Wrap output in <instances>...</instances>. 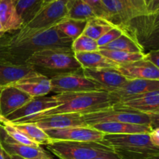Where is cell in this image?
Returning a JSON list of instances; mask_svg holds the SVG:
<instances>
[{"label":"cell","instance_id":"cell-50","mask_svg":"<svg viewBox=\"0 0 159 159\" xmlns=\"http://www.w3.org/2000/svg\"><path fill=\"white\" fill-rule=\"evenodd\" d=\"M10 157L12 159H23V158H21V157L17 156V155H10Z\"/></svg>","mask_w":159,"mask_h":159},{"label":"cell","instance_id":"cell-33","mask_svg":"<svg viewBox=\"0 0 159 159\" xmlns=\"http://www.w3.org/2000/svg\"><path fill=\"white\" fill-rule=\"evenodd\" d=\"M2 127L3 128H4L5 131L6 132V134H7L13 141H16V142L20 143V144H24V145L31 146V147L36 148L40 147V145H38V144H36L35 142H34L32 140L30 139V138H28L26 135H25L23 132L20 131L19 129H17L13 124H2Z\"/></svg>","mask_w":159,"mask_h":159},{"label":"cell","instance_id":"cell-23","mask_svg":"<svg viewBox=\"0 0 159 159\" xmlns=\"http://www.w3.org/2000/svg\"><path fill=\"white\" fill-rule=\"evenodd\" d=\"M76 60L79 61L82 69H102V68H116L118 65L104 57L99 51L75 54Z\"/></svg>","mask_w":159,"mask_h":159},{"label":"cell","instance_id":"cell-2","mask_svg":"<svg viewBox=\"0 0 159 159\" xmlns=\"http://www.w3.org/2000/svg\"><path fill=\"white\" fill-rule=\"evenodd\" d=\"M55 96L61 102V105L32 120L59 113L85 114L112 107L117 103L110 93L105 90L64 93L55 95Z\"/></svg>","mask_w":159,"mask_h":159},{"label":"cell","instance_id":"cell-37","mask_svg":"<svg viewBox=\"0 0 159 159\" xmlns=\"http://www.w3.org/2000/svg\"><path fill=\"white\" fill-rule=\"evenodd\" d=\"M145 58L152 62L159 69V49L150 51L148 53H145Z\"/></svg>","mask_w":159,"mask_h":159},{"label":"cell","instance_id":"cell-20","mask_svg":"<svg viewBox=\"0 0 159 159\" xmlns=\"http://www.w3.org/2000/svg\"><path fill=\"white\" fill-rule=\"evenodd\" d=\"M96 130L104 134H130L149 133L152 130L151 126L139 124H127V123L107 122L95 124L92 126Z\"/></svg>","mask_w":159,"mask_h":159},{"label":"cell","instance_id":"cell-22","mask_svg":"<svg viewBox=\"0 0 159 159\" xmlns=\"http://www.w3.org/2000/svg\"><path fill=\"white\" fill-rule=\"evenodd\" d=\"M102 3L107 11V21L114 26L130 31L131 19L121 2L120 0H102Z\"/></svg>","mask_w":159,"mask_h":159},{"label":"cell","instance_id":"cell-6","mask_svg":"<svg viewBox=\"0 0 159 159\" xmlns=\"http://www.w3.org/2000/svg\"><path fill=\"white\" fill-rule=\"evenodd\" d=\"M82 116L85 124L89 127L107 122L151 126L150 118L147 113L123 107L118 103L97 111L82 114Z\"/></svg>","mask_w":159,"mask_h":159},{"label":"cell","instance_id":"cell-12","mask_svg":"<svg viewBox=\"0 0 159 159\" xmlns=\"http://www.w3.org/2000/svg\"><path fill=\"white\" fill-rule=\"evenodd\" d=\"M0 143L3 151L8 155H17L23 159H39L49 155L41 146L31 147L13 141L5 131L2 124H0Z\"/></svg>","mask_w":159,"mask_h":159},{"label":"cell","instance_id":"cell-45","mask_svg":"<svg viewBox=\"0 0 159 159\" xmlns=\"http://www.w3.org/2000/svg\"><path fill=\"white\" fill-rule=\"evenodd\" d=\"M5 34H6V33H5V32H4V30H3L2 26L1 23H0V39H1L2 37H3V35H4Z\"/></svg>","mask_w":159,"mask_h":159},{"label":"cell","instance_id":"cell-49","mask_svg":"<svg viewBox=\"0 0 159 159\" xmlns=\"http://www.w3.org/2000/svg\"><path fill=\"white\" fill-rule=\"evenodd\" d=\"M152 1V0H144V2H145L146 6H147V9H148V7L149 6V5L151 4Z\"/></svg>","mask_w":159,"mask_h":159},{"label":"cell","instance_id":"cell-42","mask_svg":"<svg viewBox=\"0 0 159 159\" xmlns=\"http://www.w3.org/2000/svg\"><path fill=\"white\" fill-rule=\"evenodd\" d=\"M143 159H159V152L148 155V156L145 157V158H144Z\"/></svg>","mask_w":159,"mask_h":159},{"label":"cell","instance_id":"cell-9","mask_svg":"<svg viewBox=\"0 0 159 159\" xmlns=\"http://www.w3.org/2000/svg\"><path fill=\"white\" fill-rule=\"evenodd\" d=\"M60 105L61 102L56 98L55 95L48 97L41 96L33 98L21 108L6 116V119L9 124H23Z\"/></svg>","mask_w":159,"mask_h":159},{"label":"cell","instance_id":"cell-16","mask_svg":"<svg viewBox=\"0 0 159 159\" xmlns=\"http://www.w3.org/2000/svg\"><path fill=\"white\" fill-rule=\"evenodd\" d=\"M116 69L128 80H159V69L145 57L137 61L118 65Z\"/></svg>","mask_w":159,"mask_h":159},{"label":"cell","instance_id":"cell-24","mask_svg":"<svg viewBox=\"0 0 159 159\" xmlns=\"http://www.w3.org/2000/svg\"><path fill=\"white\" fill-rule=\"evenodd\" d=\"M99 50L121 51L130 53H144V49L140 44L138 39L130 32L125 33L110 43L100 48Z\"/></svg>","mask_w":159,"mask_h":159},{"label":"cell","instance_id":"cell-18","mask_svg":"<svg viewBox=\"0 0 159 159\" xmlns=\"http://www.w3.org/2000/svg\"><path fill=\"white\" fill-rule=\"evenodd\" d=\"M12 85L25 92L33 98L45 96L51 93L52 89L51 79L40 74L22 79Z\"/></svg>","mask_w":159,"mask_h":159},{"label":"cell","instance_id":"cell-15","mask_svg":"<svg viewBox=\"0 0 159 159\" xmlns=\"http://www.w3.org/2000/svg\"><path fill=\"white\" fill-rule=\"evenodd\" d=\"M33 99L30 95L14 85L0 89V115L6 118Z\"/></svg>","mask_w":159,"mask_h":159},{"label":"cell","instance_id":"cell-4","mask_svg":"<svg viewBox=\"0 0 159 159\" xmlns=\"http://www.w3.org/2000/svg\"><path fill=\"white\" fill-rule=\"evenodd\" d=\"M101 142L111 148L120 159H143L159 152L151 142L148 133L105 134Z\"/></svg>","mask_w":159,"mask_h":159},{"label":"cell","instance_id":"cell-43","mask_svg":"<svg viewBox=\"0 0 159 159\" xmlns=\"http://www.w3.org/2000/svg\"><path fill=\"white\" fill-rule=\"evenodd\" d=\"M94 159H120L117 155L116 156H102V157H98Z\"/></svg>","mask_w":159,"mask_h":159},{"label":"cell","instance_id":"cell-29","mask_svg":"<svg viewBox=\"0 0 159 159\" xmlns=\"http://www.w3.org/2000/svg\"><path fill=\"white\" fill-rule=\"evenodd\" d=\"M99 51L104 57H107L118 65L137 61L145 57V53H130L111 50H99Z\"/></svg>","mask_w":159,"mask_h":159},{"label":"cell","instance_id":"cell-5","mask_svg":"<svg viewBox=\"0 0 159 159\" xmlns=\"http://www.w3.org/2000/svg\"><path fill=\"white\" fill-rule=\"evenodd\" d=\"M48 151L60 159H94L102 156H116L111 148L102 142L52 141L47 145Z\"/></svg>","mask_w":159,"mask_h":159},{"label":"cell","instance_id":"cell-38","mask_svg":"<svg viewBox=\"0 0 159 159\" xmlns=\"http://www.w3.org/2000/svg\"><path fill=\"white\" fill-rule=\"evenodd\" d=\"M149 138L155 147L158 148H159V127L156 128H153L150 132L148 133Z\"/></svg>","mask_w":159,"mask_h":159},{"label":"cell","instance_id":"cell-44","mask_svg":"<svg viewBox=\"0 0 159 159\" xmlns=\"http://www.w3.org/2000/svg\"><path fill=\"white\" fill-rule=\"evenodd\" d=\"M0 124H9V122L7 121V120L6 118H4L3 116H2L0 115Z\"/></svg>","mask_w":159,"mask_h":159},{"label":"cell","instance_id":"cell-48","mask_svg":"<svg viewBox=\"0 0 159 159\" xmlns=\"http://www.w3.org/2000/svg\"><path fill=\"white\" fill-rule=\"evenodd\" d=\"M54 1H56V0H43V4L46 5V4H48V3L52 2H54Z\"/></svg>","mask_w":159,"mask_h":159},{"label":"cell","instance_id":"cell-25","mask_svg":"<svg viewBox=\"0 0 159 159\" xmlns=\"http://www.w3.org/2000/svg\"><path fill=\"white\" fill-rule=\"evenodd\" d=\"M14 3L23 26L29 23L44 6L43 0H14Z\"/></svg>","mask_w":159,"mask_h":159},{"label":"cell","instance_id":"cell-52","mask_svg":"<svg viewBox=\"0 0 159 159\" xmlns=\"http://www.w3.org/2000/svg\"><path fill=\"white\" fill-rule=\"evenodd\" d=\"M158 24H159V23H158V24H156V25H155V26H157V25H158ZM154 26H153V27H154ZM146 31H147V30H146Z\"/></svg>","mask_w":159,"mask_h":159},{"label":"cell","instance_id":"cell-27","mask_svg":"<svg viewBox=\"0 0 159 159\" xmlns=\"http://www.w3.org/2000/svg\"><path fill=\"white\" fill-rule=\"evenodd\" d=\"M115 26H116L104 19L95 17L87 21L83 34L93 40H97L103 34H105Z\"/></svg>","mask_w":159,"mask_h":159},{"label":"cell","instance_id":"cell-51","mask_svg":"<svg viewBox=\"0 0 159 159\" xmlns=\"http://www.w3.org/2000/svg\"><path fill=\"white\" fill-rule=\"evenodd\" d=\"M39 159H54V158H53L52 157L49 155H48V156H45V157H43V158H39Z\"/></svg>","mask_w":159,"mask_h":159},{"label":"cell","instance_id":"cell-3","mask_svg":"<svg viewBox=\"0 0 159 159\" xmlns=\"http://www.w3.org/2000/svg\"><path fill=\"white\" fill-rule=\"evenodd\" d=\"M26 63L32 66L34 71L46 77L51 78L61 75L82 71V68L76 60L72 51L48 49L33 54Z\"/></svg>","mask_w":159,"mask_h":159},{"label":"cell","instance_id":"cell-39","mask_svg":"<svg viewBox=\"0 0 159 159\" xmlns=\"http://www.w3.org/2000/svg\"><path fill=\"white\" fill-rule=\"evenodd\" d=\"M121 2V3L123 4V6H124V8L127 10V13L130 16V19H131V21L134 20V19L137 18L136 13H135V11L134 9L133 6H132L131 2H130V0H120Z\"/></svg>","mask_w":159,"mask_h":159},{"label":"cell","instance_id":"cell-53","mask_svg":"<svg viewBox=\"0 0 159 159\" xmlns=\"http://www.w3.org/2000/svg\"><path fill=\"white\" fill-rule=\"evenodd\" d=\"M0 89H1V88H0Z\"/></svg>","mask_w":159,"mask_h":159},{"label":"cell","instance_id":"cell-17","mask_svg":"<svg viewBox=\"0 0 159 159\" xmlns=\"http://www.w3.org/2000/svg\"><path fill=\"white\" fill-rule=\"evenodd\" d=\"M38 74L30 65L0 61V88L12 85L23 79Z\"/></svg>","mask_w":159,"mask_h":159},{"label":"cell","instance_id":"cell-10","mask_svg":"<svg viewBox=\"0 0 159 159\" xmlns=\"http://www.w3.org/2000/svg\"><path fill=\"white\" fill-rule=\"evenodd\" d=\"M47 134L53 141H77V142H101L104 134L102 132L96 130L93 127H73L57 130H45Z\"/></svg>","mask_w":159,"mask_h":159},{"label":"cell","instance_id":"cell-21","mask_svg":"<svg viewBox=\"0 0 159 159\" xmlns=\"http://www.w3.org/2000/svg\"><path fill=\"white\" fill-rule=\"evenodd\" d=\"M0 23L5 33L17 31L23 26V21L17 13L14 0H0Z\"/></svg>","mask_w":159,"mask_h":159},{"label":"cell","instance_id":"cell-47","mask_svg":"<svg viewBox=\"0 0 159 159\" xmlns=\"http://www.w3.org/2000/svg\"><path fill=\"white\" fill-rule=\"evenodd\" d=\"M2 150H3V149H2ZM3 154H4V158L5 159H12V158H11L10 155H8V154L6 153V152H5L4 151H3Z\"/></svg>","mask_w":159,"mask_h":159},{"label":"cell","instance_id":"cell-1","mask_svg":"<svg viewBox=\"0 0 159 159\" xmlns=\"http://www.w3.org/2000/svg\"><path fill=\"white\" fill-rule=\"evenodd\" d=\"M2 44L9 62L25 64L34 54L48 49L71 50L73 40L64 35L57 26L43 30L22 27L13 33H6Z\"/></svg>","mask_w":159,"mask_h":159},{"label":"cell","instance_id":"cell-40","mask_svg":"<svg viewBox=\"0 0 159 159\" xmlns=\"http://www.w3.org/2000/svg\"><path fill=\"white\" fill-rule=\"evenodd\" d=\"M151 121V127L153 128L159 127V110L147 113Z\"/></svg>","mask_w":159,"mask_h":159},{"label":"cell","instance_id":"cell-41","mask_svg":"<svg viewBox=\"0 0 159 159\" xmlns=\"http://www.w3.org/2000/svg\"><path fill=\"white\" fill-rule=\"evenodd\" d=\"M159 9V0H152L151 4L148 7V16H152Z\"/></svg>","mask_w":159,"mask_h":159},{"label":"cell","instance_id":"cell-19","mask_svg":"<svg viewBox=\"0 0 159 159\" xmlns=\"http://www.w3.org/2000/svg\"><path fill=\"white\" fill-rule=\"evenodd\" d=\"M117 103L142 113L155 111L159 110V89L131 97Z\"/></svg>","mask_w":159,"mask_h":159},{"label":"cell","instance_id":"cell-31","mask_svg":"<svg viewBox=\"0 0 159 159\" xmlns=\"http://www.w3.org/2000/svg\"><path fill=\"white\" fill-rule=\"evenodd\" d=\"M136 38L144 51H154L159 49V24L148 30L138 34Z\"/></svg>","mask_w":159,"mask_h":159},{"label":"cell","instance_id":"cell-46","mask_svg":"<svg viewBox=\"0 0 159 159\" xmlns=\"http://www.w3.org/2000/svg\"><path fill=\"white\" fill-rule=\"evenodd\" d=\"M0 159H5L4 158V154H3L2 148L1 143H0Z\"/></svg>","mask_w":159,"mask_h":159},{"label":"cell","instance_id":"cell-36","mask_svg":"<svg viewBox=\"0 0 159 159\" xmlns=\"http://www.w3.org/2000/svg\"><path fill=\"white\" fill-rule=\"evenodd\" d=\"M130 1L134 9L137 18L148 16L147 6L144 2V0H130Z\"/></svg>","mask_w":159,"mask_h":159},{"label":"cell","instance_id":"cell-13","mask_svg":"<svg viewBox=\"0 0 159 159\" xmlns=\"http://www.w3.org/2000/svg\"><path fill=\"white\" fill-rule=\"evenodd\" d=\"M26 123L36 124L43 130L86 126L82 120V114L79 113H59L50 115L32 120Z\"/></svg>","mask_w":159,"mask_h":159},{"label":"cell","instance_id":"cell-8","mask_svg":"<svg viewBox=\"0 0 159 159\" xmlns=\"http://www.w3.org/2000/svg\"><path fill=\"white\" fill-rule=\"evenodd\" d=\"M51 81V93L55 95L103 90L96 82L85 77L82 71L54 76Z\"/></svg>","mask_w":159,"mask_h":159},{"label":"cell","instance_id":"cell-28","mask_svg":"<svg viewBox=\"0 0 159 159\" xmlns=\"http://www.w3.org/2000/svg\"><path fill=\"white\" fill-rule=\"evenodd\" d=\"M87 20H79L66 18L57 25V27L65 36L72 40L83 34Z\"/></svg>","mask_w":159,"mask_h":159},{"label":"cell","instance_id":"cell-14","mask_svg":"<svg viewBox=\"0 0 159 159\" xmlns=\"http://www.w3.org/2000/svg\"><path fill=\"white\" fill-rule=\"evenodd\" d=\"M158 89H159V80L133 79L127 80L124 85L119 89L110 92V93L116 102H120L131 97Z\"/></svg>","mask_w":159,"mask_h":159},{"label":"cell","instance_id":"cell-30","mask_svg":"<svg viewBox=\"0 0 159 159\" xmlns=\"http://www.w3.org/2000/svg\"><path fill=\"white\" fill-rule=\"evenodd\" d=\"M95 17H96L95 12L84 0H71L67 18L88 21Z\"/></svg>","mask_w":159,"mask_h":159},{"label":"cell","instance_id":"cell-11","mask_svg":"<svg viewBox=\"0 0 159 159\" xmlns=\"http://www.w3.org/2000/svg\"><path fill=\"white\" fill-rule=\"evenodd\" d=\"M83 75L91 79L105 91L110 92L119 89L127 82L126 79L116 68L102 69H82Z\"/></svg>","mask_w":159,"mask_h":159},{"label":"cell","instance_id":"cell-35","mask_svg":"<svg viewBox=\"0 0 159 159\" xmlns=\"http://www.w3.org/2000/svg\"><path fill=\"white\" fill-rule=\"evenodd\" d=\"M84 2L92 8L96 17L107 20V13L102 3V0H84Z\"/></svg>","mask_w":159,"mask_h":159},{"label":"cell","instance_id":"cell-34","mask_svg":"<svg viewBox=\"0 0 159 159\" xmlns=\"http://www.w3.org/2000/svg\"><path fill=\"white\" fill-rule=\"evenodd\" d=\"M127 32H130V31L127 29H124V28L115 26L113 29H111L110 30H109L108 32L106 33L105 34H103L100 38H99L96 40V42H97L99 48H102V47L109 44V43H110L111 42H113V40L117 39L118 37H120L121 35H123V34Z\"/></svg>","mask_w":159,"mask_h":159},{"label":"cell","instance_id":"cell-7","mask_svg":"<svg viewBox=\"0 0 159 159\" xmlns=\"http://www.w3.org/2000/svg\"><path fill=\"white\" fill-rule=\"evenodd\" d=\"M71 3V0H56L44 5L35 16L23 26L31 30H43L57 26L68 17Z\"/></svg>","mask_w":159,"mask_h":159},{"label":"cell","instance_id":"cell-32","mask_svg":"<svg viewBox=\"0 0 159 159\" xmlns=\"http://www.w3.org/2000/svg\"><path fill=\"white\" fill-rule=\"evenodd\" d=\"M71 50L73 53H85L99 51V47L96 40L87 37L85 34H82L79 37L73 40L71 44Z\"/></svg>","mask_w":159,"mask_h":159},{"label":"cell","instance_id":"cell-26","mask_svg":"<svg viewBox=\"0 0 159 159\" xmlns=\"http://www.w3.org/2000/svg\"><path fill=\"white\" fill-rule=\"evenodd\" d=\"M13 125L38 145L47 146L53 141L51 138L47 134L45 130H42L36 124L31 123H23Z\"/></svg>","mask_w":159,"mask_h":159}]
</instances>
